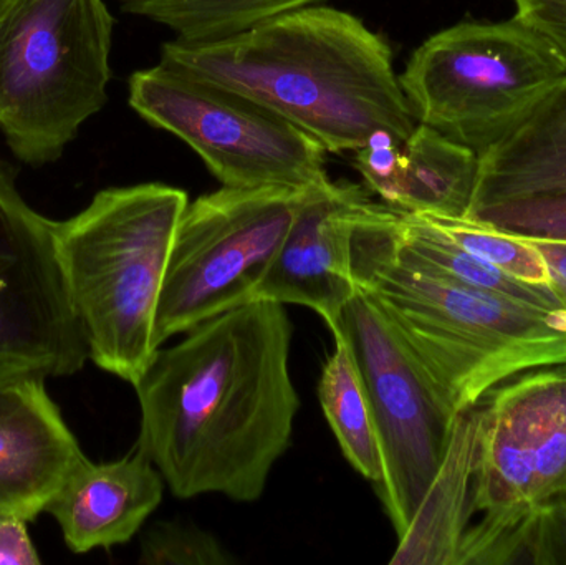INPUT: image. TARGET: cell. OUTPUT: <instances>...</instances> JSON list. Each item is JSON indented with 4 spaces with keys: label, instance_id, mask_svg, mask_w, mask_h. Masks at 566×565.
<instances>
[{
    "label": "cell",
    "instance_id": "6da1fadb",
    "mask_svg": "<svg viewBox=\"0 0 566 565\" xmlns=\"http://www.w3.org/2000/svg\"><path fill=\"white\" fill-rule=\"evenodd\" d=\"M285 305L252 301L158 348L133 387L136 447L179 500H261L292 440L300 398L290 377Z\"/></svg>",
    "mask_w": 566,
    "mask_h": 565
},
{
    "label": "cell",
    "instance_id": "7a4b0ae2",
    "mask_svg": "<svg viewBox=\"0 0 566 565\" xmlns=\"http://www.w3.org/2000/svg\"><path fill=\"white\" fill-rule=\"evenodd\" d=\"M161 62L251 96L326 153L358 151L379 129L405 142L418 125L391 46L335 7H303L224 39H175Z\"/></svg>",
    "mask_w": 566,
    "mask_h": 565
},
{
    "label": "cell",
    "instance_id": "3957f363",
    "mask_svg": "<svg viewBox=\"0 0 566 565\" xmlns=\"http://www.w3.org/2000/svg\"><path fill=\"white\" fill-rule=\"evenodd\" d=\"M398 209L369 201L352 238L353 281L388 318L452 415L499 385L566 364V312L545 311L446 278L402 254Z\"/></svg>",
    "mask_w": 566,
    "mask_h": 565
},
{
    "label": "cell",
    "instance_id": "277c9868",
    "mask_svg": "<svg viewBox=\"0 0 566 565\" xmlns=\"http://www.w3.org/2000/svg\"><path fill=\"white\" fill-rule=\"evenodd\" d=\"M188 192L163 182L96 192L78 215L53 221L56 255L88 358L135 385L158 347L163 282Z\"/></svg>",
    "mask_w": 566,
    "mask_h": 565
},
{
    "label": "cell",
    "instance_id": "5b68a950",
    "mask_svg": "<svg viewBox=\"0 0 566 565\" xmlns=\"http://www.w3.org/2000/svg\"><path fill=\"white\" fill-rule=\"evenodd\" d=\"M105 0H0V133L30 166L59 161L108 102Z\"/></svg>",
    "mask_w": 566,
    "mask_h": 565
},
{
    "label": "cell",
    "instance_id": "8992f818",
    "mask_svg": "<svg viewBox=\"0 0 566 565\" xmlns=\"http://www.w3.org/2000/svg\"><path fill=\"white\" fill-rule=\"evenodd\" d=\"M566 80L557 50L517 17L436 33L399 75L416 122L481 155Z\"/></svg>",
    "mask_w": 566,
    "mask_h": 565
},
{
    "label": "cell",
    "instance_id": "52a82bcc",
    "mask_svg": "<svg viewBox=\"0 0 566 565\" xmlns=\"http://www.w3.org/2000/svg\"><path fill=\"white\" fill-rule=\"evenodd\" d=\"M129 106L191 146L228 188L308 189L328 181L326 149L274 109L159 62L129 79Z\"/></svg>",
    "mask_w": 566,
    "mask_h": 565
},
{
    "label": "cell",
    "instance_id": "ba28073f",
    "mask_svg": "<svg viewBox=\"0 0 566 565\" xmlns=\"http://www.w3.org/2000/svg\"><path fill=\"white\" fill-rule=\"evenodd\" d=\"M310 189L222 186L186 206L159 297L156 347L254 301Z\"/></svg>",
    "mask_w": 566,
    "mask_h": 565
},
{
    "label": "cell",
    "instance_id": "9c48e42d",
    "mask_svg": "<svg viewBox=\"0 0 566 565\" xmlns=\"http://www.w3.org/2000/svg\"><path fill=\"white\" fill-rule=\"evenodd\" d=\"M336 334L348 341L368 390L385 458L376 493L401 537L444 460L455 415L378 305L359 289L343 308Z\"/></svg>",
    "mask_w": 566,
    "mask_h": 565
},
{
    "label": "cell",
    "instance_id": "30bf717a",
    "mask_svg": "<svg viewBox=\"0 0 566 565\" xmlns=\"http://www.w3.org/2000/svg\"><path fill=\"white\" fill-rule=\"evenodd\" d=\"M86 360L53 221L25 201L12 166L0 161V387L70 377Z\"/></svg>",
    "mask_w": 566,
    "mask_h": 565
},
{
    "label": "cell",
    "instance_id": "8fae6325",
    "mask_svg": "<svg viewBox=\"0 0 566 565\" xmlns=\"http://www.w3.org/2000/svg\"><path fill=\"white\" fill-rule=\"evenodd\" d=\"M485 400L472 516L528 513L566 496V364L517 375Z\"/></svg>",
    "mask_w": 566,
    "mask_h": 565
},
{
    "label": "cell",
    "instance_id": "7c38bea8",
    "mask_svg": "<svg viewBox=\"0 0 566 565\" xmlns=\"http://www.w3.org/2000/svg\"><path fill=\"white\" fill-rule=\"evenodd\" d=\"M464 218L517 238L566 242V80L479 155Z\"/></svg>",
    "mask_w": 566,
    "mask_h": 565
},
{
    "label": "cell",
    "instance_id": "4fadbf2b",
    "mask_svg": "<svg viewBox=\"0 0 566 565\" xmlns=\"http://www.w3.org/2000/svg\"><path fill=\"white\" fill-rule=\"evenodd\" d=\"M369 201L368 191L353 182L328 179L310 189L254 301L312 308L335 334L358 289L352 272L353 228Z\"/></svg>",
    "mask_w": 566,
    "mask_h": 565
},
{
    "label": "cell",
    "instance_id": "5bb4252c",
    "mask_svg": "<svg viewBox=\"0 0 566 565\" xmlns=\"http://www.w3.org/2000/svg\"><path fill=\"white\" fill-rule=\"evenodd\" d=\"M86 460L45 380L0 387V520H36Z\"/></svg>",
    "mask_w": 566,
    "mask_h": 565
},
{
    "label": "cell",
    "instance_id": "9a60e30c",
    "mask_svg": "<svg viewBox=\"0 0 566 565\" xmlns=\"http://www.w3.org/2000/svg\"><path fill=\"white\" fill-rule=\"evenodd\" d=\"M165 480L138 447L112 463L80 464L45 513L72 553L129 543L161 504Z\"/></svg>",
    "mask_w": 566,
    "mask_h": 565
},
{
    "label": "cell",
    "instance_id": "2e32d148",
    "mask_svg": "<svg viewBox=\"0 0 566 565\" xmlns=\"http://www.w3.org/2000/svg\"><path fill=\"white\" fill-rule=\"evenodd\" d=\"M481 405V404H479ZM479 405L458 415L444 460L389 564L455 565L472 521L478 467Z\"/></svg>",
    "mask_w": 566,
    "mask_h": 565
},
{
    "label": "cell",
    "instance_id": "e0dca14e",
    "mask_svg": "<svg viewBox=\"0 0 566 565\" xmlns=\"http://www.w3.org/2000/svg\"><path fill=\"white\" fill-rule=\"evenodd\" d=\"M479 155L418 123L401 145L392 208L411 215L464 218L478 178Z\"/></svg>",
    "mask_w": 566,
    "mask_h": 565
},
{
    "label": "cell",
    "instance_id": "ac0fdd59",
    "mask_svg": "<svg viewBox=\"0 0 566 565\" xmlns=\"http://www.w3.org/2000/svg\"><path fill=\"white\" fill-rule=\"evenodd\" d=\"M333 337L335 350L326 358L318 381L319 405L346 461L363 478L379 484L385 458L368 390L348 341L342 334Z\"/></svg>",
    "mask_w": 566,
    "mask_h": 565
},
{
    "label": "cell",
    "instance_id": "d6986e66",
    "mask_svg": "<svg viewBox=\"0 0 566 565\" xmlns=\"http://www.w3.org/2000/svg\"><path fill=\"white\" fill-rule=\"evenodd\" d=\"M396 241L402 254L446 278L545 311L566 312L560 295L552 285L528 284L479 261L439 234L419 215L399 211Z\"/></svg>",
    "mask_w": 566,
    "mask_h": 565
},
{
    "label": "cell",
    "instance_id": "ffe728a7",
    "mask_svg": "<svg viewBox=\"0 0 566 565\" xmlns=\"http://www.w3.org/2000/svg\"><path fill=\"white\" fill-rule=\"evenodd\" d=\"M323 0H119L123 12L169 27L185 42L224 39Z\"/></svg>",
    "mask_w": 566,
    "mask_h": 565
},
{
    "label": "cell",
    "instance_id": "44dd1931",
    "mask_svg": "<svg viewBox=\"0 0 566 565\" xmlns=\"http://www.w3.org/2000/svg\"><path fill=\"white\" fill-rule=\"evenodd\" d=\"M439 234L479 261L528 284L552 285L551 272L541 252L528 239L469 218L419 215Z\"/></svg>",
    "mask_w": 566,
    "mask_h": 565
},
{
    "label": "cell",
    "instance_id": "7402d4cb",
    "mask_svg": "<svg viewBox=\"0 0 566 565\" xmlns=\"http://www.w3.org/2000/svg\"><path fill=\"white\" fill-rule=\"evenodd\" d=\"M139 563L148 565H229L234 557L218 537L195 524L161 521L142 537Z\"/></svg>",
    "mask_w": 566,
    "mask_h": 565
},
{
    "label": "cell",
    "instance_id": "603a6c76",
    "mask_svg": "<svg viewBox=\"0 0 566 565\" xmlns=\"http://www.w3.org/2000/svg\"><path fill=\"white\" fill-rule=\"evenodd\" d=\"M401 145L402 142L391 133L379 129L369 136L368 142L358 151H355V166L361 172L366 186L391 208L395 205L398 186Z\"/></svg>",
    "mask_w": 566,
    "mask_h": 565
},
{
    "label": "cell",
    "instance_id": "cb8c5ba5",
    "mask_svg": "<svg viewBox=\"0 0 566 565\" xmlns=\"http://www.w3.org/2000/svg\"><path fill=\"white\" fill-rule=\"evenodd\" d=\"M517 19L544 36L566 62V0H514Z\"/></svg>",
    "mask_w": 566,
    "mask_h": 565
},
{
    "label": "cell",
    "instance_id": "d4e9b609",
    "mask_svg": "<svg viewBox=\"0 0 566 565\" xmlns=\"http://www.w3.org/2000/svg\"><path fill=\"white\" fill-rule=\"evenodd\" d=\"M39 553L30 541L27 523L6 517L0 520V565H39Z\"/></svg>",
    "mask_w": 566,
    "mask_h": 565
},
{
    "label": "cell",
    "instance_id": "484cf974",
    "mask_svg": "<svg viewBox=\"0 0 566 565\" xmlns=\"http://www.w3.org/2000/svg\"><path fill=\"white\" fill-rule=\"evenodd\" d=\"M548 563L566 564V496L545 506Z\"/></svg>",
    "mask_w": 566,
    "mask_h": 565
},
{
    "label": "cell",
    "instance_id": "4316f807",
    "mask_svg": "<svg viewBox=\"0 0 566 565\" xmlns=\"http://www.w3.org/2000/svg\"><path fill=\"white\" fill-rule=\"evenodd\" d=\"M537 248L551 272L552 287L560 295L566 308V242L528 239Z\"/></svg>",
    "mask_w": 566,
    "mask_h": 565
}]
</instances>
